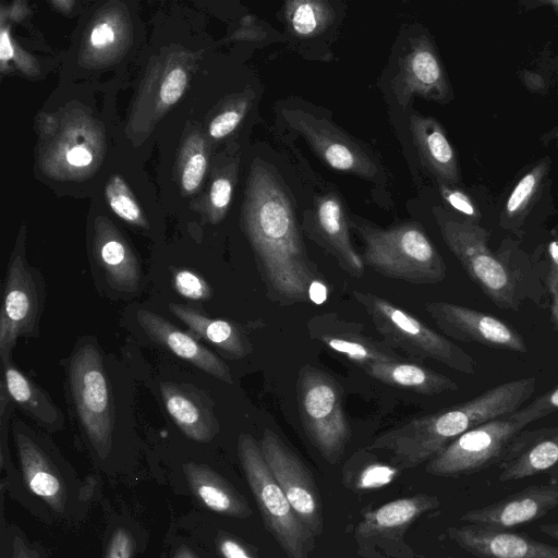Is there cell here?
Returning a JSON list of instances; mask_svg holds the SVG:
<instances>
[{
    "label": "cell",
    "mask_w": 558,
    "mask_h": 558,
    "mask_svg": "<svg viewBox=\"0 0 558 558\" xmlns=\"http://www.w3.org/2000/svg\"><path fill=\"white\" fill-rule=\"evenodd\" d=\"M245 229L270 298L281 304L310 302L311 290L323 281L306 254L287 193L262 166L252 172Z\"/></svg>",
    "instance_id": "obj_1"
},
{
    "label": "cell",
    "mask_w": 558,
    "mask_h": 558,
    "mask_svg": "<svg viewBox=\"0 0 558 558\" xmlns=\"http://www.w3.org/2000/svg\"><path fill=\"white\" fill-rule=\"evenodd\" d=\"M535 387V377L504 383L469 401L396 426L376 437L366 449L387 450L391 453V464L400 470L414 469L463 433L520 410Z\"/></svg>",
    "instance_id": "obj_2"
},
{
    "label": "cell",
    "mask_w": 558,
    "mask_h": 558,
    "mask_svg": "<svg viewBox=\"0 0 558 558\" xmlns=\"http://www.w3.org/2000/svg\"><path fill=\"white\" fill-rule=\"evenodd\" d=\"M433 211L445 244L497 307L518 311L524 299H542L538 274L519 241L507 238L494 252L489 246L490 233L480 223L439 207Z\"/></svg>",
    "instance_id": "obj_3"
},
{
    "label": "cell",
    "mask_w": 558,
    "mask_h": 558,
    "mask_svg": "<svg viewBox=\"0 0 558 558\" xmlns=\"http://www.w3.org/2000/svg\"><path fill=\"white\" fill-rule=\"evenodd\" d=\"M351 225L364 242V264L383 276L415 284L445 279V260L421 225L404 222L389 229L353 220Z\"/></svg>",
    "instance_id": "obj_4"
},
{
    "label": "cell",
    "mask_w": 558,
    "mask_h": 558,
    "mask_svg": "<svg viewBox=\"0 0 558 558\" xmlns=\"http://www.w3.org/2000/svg\"><path fill=\"white\" fill-rule=\"evenodd\" d=\"M352 295L390 348L413 359L435 360L462 374L475 373V361L468 352L405 310L369 292L354 290Z\"/></svg>",
    "instance_id": "obj_5"
},
{
    "label": "cell",
    "mask_w": 558,
    "mask_h": 558,
    "mask_svg": "<svg viewBox=\"0 0 558 558\" xmlns=\"http://www.w3.org/2000/svg\"><path fill=\"white\" fill-rule=\"evenodd\" d=\"M238 456L267 531L288 558H310L315 536L298 518L263 456L248 434L238 439Z\"/></svg>",
    "instance_id": "obj_6"
},
{
    "label": "cell",
    "mask_w": 558,
    "mask_h": 558,
    "mask_svg": "<svg viewBox=\"0 0 558 558\" xmlns=\"http://www.w3.org/2000/svg\"><path fill=\"white\" fill-rule=\"evenodd\" d=\"M296 399L308 439L325 460L338 462L350 439L341 386L329 374L306 364L298 373Z\"/></svg>",
    "instance_id": "obj_7"
},
{
    "label": "cell",
    "mask_w": 558,
    "mask_h": 558,
    "mask_svg": "<svg viewBox=\"0 0 558 558\" xmlns=\"http://www.w3.org/2000/svg\"><path fill=\"white\" fill-rule=\"evenodd\" d=\"M68 380L80 423L94 449L106 458L112 447L114 405L97 344L87 341L74 349Z\"/></svg>",
    "instance_id": "obj_8"
},
{
    "label": "cell",
    "mask_w": 558,
    "mask_h": 558,
    "mask_svg": "<svg viewBox=\"0 0 558 558\" xmlns=\"http://www.w3.org/2000/svg\"><path fill=\"white\" fill-rule=\"evenodd\" d=\"M532 423L520 410L485 422L457 437L425 466L428 474L459 477L498 464L513 438Z\"/></svg>",
    "instance_id": "obj_9"
},
{
    "label": "cell",
    "mask_w": 558,
    "mask_h": 558,
    "mask_svg": "<svg viewBox=\"0 0 558 558\" xmlns=\"http://www.w3.org/2000/svg\"><path fill=\"white\" fill-rule=\"evenodd\" d=\"M45 282L20 250L8 265L0 313V359L12 360V350L21 337H38L45 305Z\"/></svg>",
    "instance_id": "obj_10"
},
{
    "label": "cell",
    "mask_w": 558,
    "mask_h": 558,
    "mask_svg": "<svg viewBox=\"0 0 558 558\" xmlns=\"http://www.w3.org/2000/svg\"><path fill=\"white\" fill-rule=\"evenodd\" d=\"M439 506L436 496L417 494L364 513L354 532L361 554L367 558H412L413 553L404 542L405 532L418 518Z\"/></svg>",
    "instance_id": "obj_11"
},
{
    "label": "cell",
    "mask_w": 558,
    "mask_h": 558,
    "mask_svg": "<svg viewBox=\"0 0 558 558\" xmlns=\"http://www.w3.org/2000/svg\"><path fill=\"white\" fill-rule=\"evenodd\" d=\"M260 449L274 477L303 525L316 537L323 532V507L314 477L299 456L266 428Z\"/></svg>",
    "instance_id": "obj_12"
},
{
    "label": "cell",
    "mask_w": 558,
    "mask_h": 558,
    "mask_svg": "<svg viewBox=\"0 0 558 558\" xmlns=\"http://www.w3.org/2000/svg\"><path fill=\"white\" fill-rule=\"evenodd\" d=\"M425 311L447 336L456 340L517 353L527 352L521 335L499 317L444 301L427 303Z\"/></svg>",
    "instance_id": "obj_13"
},
{
    "label": "cell",
    "mask_w": 558,
    "mask_h": 558,
    "mask_svg": "<svg viewBox=\"0 0 558 558\" xmlns=\"http://www.w3.org/2000/svg\"><path fill=\"white\" fill-rule=\"evenodd\" d=\"M289 124L300 132L316 155L332 169L363 178H374L378 168L352 138L324 119L301 110H284Z\"/></svg>",
    "instance_id": "obj_14"
},
{
    "label": "cell",
    "mask_w": 558,
    "mask_h": 558,
    "mask_svg": "<svg viewBox=\"0 0 558 558\" xmlns=\"http://www.w3.org/2000/svg\"><path fill=\"white\" fill-rule=\"evenodd\" d=\"M393 89L402 106L413 95L440 104H447L453 98L446 69L427 36L411 39L410 50L401 61Z\"/></svg>",
    "instance_id": "obj_15"
},
{
    "label": "cell",
    "mask_w": 558,
    "mask_h": 558,
    "mask_svg": "<svg viewBox=\"0 0 558 558\" xmlns=\"http://www.w3.org/2000/svg\"><path fill=\"white\" fill-rule=\"evenodd\" d=\"M363 325L341 318L336 313L313 316L307 322L311 339L363 368L376 362L400 361L404 357L383 340L364 333Z\"/></svg>",
    "instance_id": "obj_16"
},
{
    "label": "cell",
    "mask_w": 558,
    "mask_h": 558,
    "mask_svg": "<svg viewBox=\"0 0 558 558\" xmlns=\"http://www.w3.org/2000/svg\"><path fill=\"white\" fill-rule=\"evenodd\" d=\"M452 542L476 558H558V546L509 529L482 524L448 527Z\"/></svg>",
    "instance_id": "obj_17"
},
{
    "label": "cell",
    "mask_w": 558,
    "mask_h": 558,
    "mask_svg": "<svg viewBox=\"0 0 558 558\" xmlns=\"http://www.w3.org/2000/svg\"><path fill=\"white\" fill-rule=\"evenodd\" d=\"M13 439L27 488L56 512L62 513L66 504L64 481L43 446V439L21 420L12 424Z\"/></svg>",
    "instance_id": "obj_18"
},
{
    "label": "cell",
    "mask_w": 558,
    "mask_h": 558,
    "mask_svg": "<svg viewBox=\"0 0 558 558\" xmlns=\"http://www.w3.org/2000/svg\"><path fill=\"white\" fill-rule=\"evenodd\" d=\"M558 507V488L554 484L530 485L499 501L463 513L461 521L500 529H511L545 517Z\"/></svg>",
    "instance_id": "obj_19"
},
{
    "label": "cell",
    "mask_w": 558,
    "mask_h": 558,
    "mask_svg": "<svg viewBox=\"0 0 558 558\" xmlns=\"http://www.w3.org/2000/svg\"><path fill=\"white\" fill-rule=\"evenodd\" d=\"M311 227L313 239L337 259L344 271L356 278L363 276L365 264L352 245L347 211L337 194L316 197Z\"/></svg>",
    "instance_id": "obj_20"
},
{
    "label": "cell",
    "mask_w": 558,
    "mask_h": 558,
    "mask_svg": "<svg viewBox=\"0 0 558 558\" xmlns=\"http://www.w3.org/2000/svg\"><path fill=\"white\" fill-rule=\"evenodd\" d=\"M500 482L527 478L558 466V425L521 430L498 463Z\"/></svg>",
    "instance_id": "obj_21"
},
{
    "label": "cell",
    "mask_w": 558,
    "mask_h": 558,
    "mask_svg": "<svg viewBox=\"0 0 558 558\" xmlns=\"http://www.w3.org/2000/svg\"><path fill=\"white\" fill-rule=\"evenodd\" d=\"M136 319L150 340L174 355L227 384H233L229 366L192 335L151 311L140 310Z\"/></svg>",
    "instance_id": "obj_22"
},
{
    "label": "cell",
    "mask_w": 558,
    "mask_h": 558,
    "mask_svg": "<svg viewBox=\"0 0 558 558\" xmlns=\"http://www.w3.org/2000/svg\"><path fill=\"white\" fill-rule=\"evenodd\" d=\"M160 393L168 414L186 437L209 442L219 433L211 401L196 387L163 381Z\"/></svg>",
    "instance_id": "obj_23"
},
{
    "label": "cell",
    "mask_w": 558,
    "mask_h": 558,
    "mask_svg": "<svg viewBox=\"0 0 558 558\" xmlns=\"http://www.w3.org/2000/svg\"><path fill=\"white\" fill-rule=\"evenodd\" d=\"M410 131L422 163L438 184L459 185L461 170L458 156L444 126L433 117L414 113L410 118Z\"/></svg>",
    "instance_id": "obj_24"
},
{
    "label": "cell",
    "mask_w": 558,
    "mask_h": 558,
    "mask_svg": "<svg viewBox=\"0 0 558 558\" xmlns=\"http://www.w3.org/2000/svg\"><path fill=\"white\" fill-rule=\"evenodd\" d=\"M549 157L531 165L514 183L508 194L499 217V226L522 238L524 225L541 202L548 185Z\"/></svg>",
    "instance_id": "obj_25"
},
{
    "label": "cell",
    "mask_w": 558,
    "mask_h": 558,
    "mask_svg": "<svg viewBox=\"0 0 558 558\" xmlns=\"http://www.w3.org/2000/svg\"><path fill=\"white\" fill-rule=\"evenodd\" d=\"M2 369V380L12 402L46 430H60L64 425V415L49 395L17 368L12 360L3 361Z\"/></svg>",
    "instance_id": "obj_26"
},
{
    "label": "cell",
    "mask_w": 558,
    "mask_h": 558,
    "mask_svg": "<svg viewBox=\"0 0 558 558\" xmlns=\"http://www.w3.org/2000/svg\"><path fill=\"white\" fill-rule=\"evenodd\" d=\"M193 495L208 509L222 515L245 519L252 514L245 498L221 475L204 464L183 465Z\"/></svg>",
    "instance_id": "obj_27"
},
{
    "label": "cell",
    "mask_w": 558,
    "mask_h": 558,
    "mask_svg": "<svg viewBox=\"0 0 558 558\" xmlns=\"http://www.w3.org/2000/svg\"><path fill=\"white\" fill-rule=\"evenodd\" d=\"M362 369L380 383L425 396L456 391L459 388L451 378L405 359L376 362Z\"/></svg>",
    "instance_id": "obj_28"
},
{
    "label": "cell",
    "mask_w": 558,
    "mask_h": 558,
    "mask_svg": "<svg viewBox=\"0 0 558 558\" xmlns=\"http://www.w3.org/2000/svg\"><path fill=\"white\" fill-rule=\"evenodd\" d=\"M95 256L108 284L120 292H136L142 279L141 265L133 251L113 231H100Z\"/></svg>",
    "instance_id": "obj_29"
},
{
    "label": "cell",
    "mask_w": 558,
    "mask_h": 558,
    "mask_svg": "<svg viewBox=\"0 0 558 558\" xmlns=\"http://www.w3.org/2000/svg\"><path fill=\"white\" fill-rule=\"evenodd\" d=\"M168 307L197 338L210 342L228 357L243 359L251 352L246 336L235 324L207 317L184 304L170 303Z\"/></svg>",
    "instance_id": "obj_30"
},
{
    "label": "cell",
    "mask_w": 558,
    "mask_h": 558,
    "mask_svg": "<svg viewBox=\"0 0 558 558\" xmlns=\"http://www.w3.org/2000/svg\"><path fill=\"white\" fill-rule=\"evenodd\" d=\"M400 469L378 460L368 449L355 452L342 470L343 484L355 492L380 489L393 482Z\"/></svg>",
    "instance_id": "obj_31"
},
{
    "label": "cell",
    "mask_w": 558,
    "mask_h": 558,
    "mask_svg": "<svg viewBox=\"0 0 558 558\" xmlns=\"http://www.w3.org/2000/svg\"><path fill=\"white\" fill-rule=\"evenodd\" d=\"M333 10L324 0H290L284 4V17L291 32L301 38L320 34L333 20Z\"/></svg>",
    "instance_id": "obj_32"
},
{
    "label": "cell",
    "mask_w": 558,
    "mask_h": 558,
    "mask_svg": "<svg viewBox=\"0 0 558 558\" xmlns=\"http://www.w3.org/2000/svg\"><path fill=\"white\" fill-rule=\"evenodd\" d=\"M539 256L543 258L534 266L550 295V322L558 333V223L550 230Z\"/></svg>",
    "instance_id": "obj_33"
},
{
    "label": "cell",
    "mask_w": 558,
    "mask_h": 558,
    "mask_svg": "<svg viewBox=\"0 0 558 558\" xmlns=\"http://www.w3.org/2000/svg\"><path fill=\"white\" fill-rule=\"evenodd\" d=\"M106 196L111 209L123 220L143 225L140 207L132 197L124 182L114 177L106 189Z\"/></svg>",
    "instance_id": "obj_34"
},
{
    "label": "cell",
    "mask_w": 558,
    "mask_h": 558,
    "mask_svg": "<svg viewBox=\"0 0 558 558\" xmlns=\"http://www.w3.org/2000/svg\"><path fill=\"white\" fill-rule=\"evenodd\" d=\"M444 202L465 220L480 223L482 218L475 201L459 185L438 184Z\"/></svg>",
    "instance_id": "obj_35"
},
{
    "label": "cell",
    "mask_w": 558,
    "mask_h": 558,
    "mask_svg": "<svg viewBox=\"0 0 558 558\" xmlns=\"http://www.w3.org/2000/svg\"><path fill=\"white\" fill-rule=\"evenodd\" d=\"M173 287L180 295L186 299L206 301L213 296V289L208 282L192 270H175Z\"/></svg>",
    "instance_id": "obj_36"
},
{
    "label": "cell",
    "mask_w": 558,
    "mask_h": 558,
    "mask_svg": "<svg viewBox=\"0 0 558 558\" xmlns=\"http://www.w3.org/2000/svg\"><path fill=\"white\" fill-rule=\"evenodd\" d=\"M246 109L243 101L238 108L229 109L217 116L209 125V134L215 138H221L230 134L241 122Z\"/></svg>",
    "instance_id": "obj_37"
},
{
    "label": "cell",
    "mask_w": 558,
    "mask_h": 558,
    "mask_svg": "<svg viewBox=\"0 0 558 558\" xmlns=\"http://www.w3.org/2000/svg\"><path fill=\"white\" fill-rule=\"evenodd\" d=\"M521 411L531 422L558 411V386L537 397L529 405L521 408Z\"/></svg>",
    "instance_id": "obj_38"
},
{
    "label": "cell",
    "mask_w": 558,
    "mask_h": 558,
    "mask_svg": "<svg viewBox=\"0 0 558 558\" xmlns=\"http://www.w3.org/2000/svg\"><path fill=\"white\" fill-rule=\"evenodd\" d=\"M186 85V74L181 68L169 72L160 87V99L165 105H172L182 96Z\"/></svg>",
    "instance_id": "obj_39"
},
{
    "label": "cell",
    "mask_w": 558,
    "mask_h": 558,
    "mask_svg": "<svg viewBox=\"0 0 558 558\" xmlns=\"http://www.w3.org/2000/svg\"><path fill=\"white\" fill-rule=\"evenodd\" d=\"M134 541L125 529H118L112 534L105 554V558H133Z\"/></svg>",
    "instance_id": "obj_40"
},
{
    "label": "cell",
    "mask_w": 558,
    "mask_h": 558,
    "mask_svg": "<svg viewBox=\"0 0 558 558\" xmlns=\"http://www.w3.org/2000/svg\"><path fill=\"white\" fill-rule=\"evenodd\" d=\"M206 165V158L202 153H196L190 157L182 173V185L185 191L192 192L199 185Z\"/></svg>",
    "instance_id": "obj_41"
},
{
    "label": "cell",
    "mask_w": 558,
    "mask_h": 558,
    "mask_svg": "<svg viewBox=\"0 0 558 558\" xmlns=\"http://www.w3.org/2000/svg\"><path fill=\"white\" fill-rule=\"evenodd\" d=\"M217 548L222 558H258L246 545L228 535L217 539Z\"/></svg>",
    "instance_id": "obj_42"
},
{
    "label": "cell",
    "mask_w": 558,
    "mask_h": 558,
    "mask_svg": "<svg viewBox=\"0 0 558 558\" xmlns=\"http://www.w3.org/2000/svg\"><path fill=\"white\" fill-rule=\"evenodd\" d=\"M232 195V183L227 178H219L214 181L210 190V201L217 210L228 207Z\"/></svg>",
    "instance_id": "obj_43"
},
{
    "label": "cell",
    "mask_w": 558,
    "mask_h": 558,
    "mask_svg": "<svg viewBox=\"0 0 558 558\" xmlns=\"http://www.w3.org/2000/svg\"><path fill=\"white\" fill-rule=\"evenodd\" d=\"M114 31L110 24L100 23L96 25L90 33V44L96 49H102L114 40Z\"/></svg>",
    "instance_id": "obj_44"
},
{
    "label": "cell",
    "mask_w": 558,
    "mask_h": 558,
    "mask_svg": "<svg viewBox=\"0 0 558 558\" xmlns=\"http://www.w3.org/2000/svg\"><path fill=\"white\" fill-rule=\"evenodd\" d=\"M66 160L75 167L88 166L93 160L92 153L83 146H75L66 153Z\"/></svg>",
    "instance_id": "obj_45"
},
{
    "label": "cell",
    "mask_w": 558,
    "mask_h": 558,
    "mask_svg": "<svg viewBox=\"0 0 558 558\" xmlns=\"http://www.w3.org/2000/svg\"><path fill=\"white\" fill-rule=\"evenodd\" d=\"M13 54L14 49L10 39V34L7 28H2L0 38V60L4 63L10 60Z\"/></svg>",
    "instance_id": "obj_46"
},
{
    "label": "cell",
    "mask_w": 558,
    "mask_h": 558,
    "mask_svg": "<svg viewBox=\"0 0 558 558\" xmlns=\"http://www.w3.org/2000/svg\"><path fill=\"white\" fill-rule=\"evenodd\" d=\"M9 558H35L33 553L22 538L15 536L12 543V551Z\"/></svg>",
    "instance_id": "obj_47"
},
{
    "label": "cell",
    "mask_w": 558,
    "mask_h": 558,
    "mask_svg": "<svg viewBox=\"0 0 558 558\" xmlns=\"http://www.w3.org/2000/svg\"><path fill=\"white\" fill-rule=\"evenodd\" d=\"M539 142L547 146L548 144H554L556 147H558V125L549 130L548 132L544 133L539 137Z\"/></svg>",
    "instance_id": "obj_48"
},
{
    "label": "cell",
    "mask_w": 558,
    "mask_h": 558,
    "mask_svg": "<svg viewBox=\"0 0 558 558\" xmlns=\"http://www.w3.org/2000/svg\"><path fill=\"white\" fill-rule=\"evenodd\" d=\"M527 8H537V7H549L557 15H558V0H543V1H525L523 2Z\"/></svg>",
    "instance_id": "obj_49"
},
{
    "label": "cell",
    "mask_w": 558,
    "mask_h": 558,
    "mask_svg": "<svg viewBox=\"0 0 558 558\" xmlns=\"http://www.w3.org/2000/svg\"><path fill=\"white\" fill-rule=\"evenodd\" d=\"M539 530L545 535L558 541V523L542 524Z\"/></svg>",
    "instance_id": "obj_50"
},
{
    "label": "cell",
    "mask_w": 558,
    "mask_h": 558,
    "mask_svg": "<svg viewBox=\"0 0 558 558\" xmlns=\"http://www.w3.org/2000/svg\"><path fill=\"white\" fill-rule=\"evenodd\" d=\"M173 558H196V556L185 546L180 547Z\"/></svg>",
    "instance_id": "obj_51"
},
{
    "label": "cell",
    "mask_w": 558,
    "mask_h": 558,
    "mask_svg": "<svg viewBox=\"0 0 558 558\" xmlns=\"http://www.w3.org/2000/svg\"><path fill=\"white\" fill-rule=\"evenodd\" d=\"M557 478H558V466L554 469L553 474H551V480H557Z\"/></svg>",
    "instance_id": "obj_52"
},
{
    "label": "cell",
    "mask_w": 558,
    "mask_h": 558,
    "mask_svg": "<svg viewBox=\"0 0 558 558\" xmlns=\"http://www.w3.org/2000/svg\"><path fill=\"white\" fill-rule=\"evenodd\" d=\"M550 484H554L558 488V478L557 480H551Z\"/></svg>",
    "instance_id": "obj_53"
}]
</instances>
